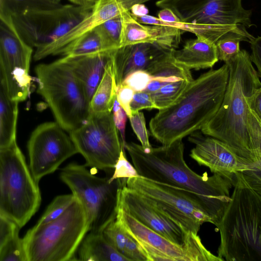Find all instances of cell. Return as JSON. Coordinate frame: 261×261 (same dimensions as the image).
Returning a JSON list of instances; mask_svg holds the SVG:
<instances>
[{
	"mask_svg": "<svg viewBox=\"0 0 261 261\" xmlns=\"http://www.w3.org/2000/svg\"><path fill=\"white\" fill-rule=\"evenodd\" d=\"M139 175L146 179L167 184L188 192L203 212L217 225L222 219L231 199L236 175L218 173L199 175L186 164L182 139L168 145L152 147L149 152L134 142L125 146Z\"/></svg>",
	"mask_w": 261,
	"mask_h": 261,
	"instance_id": "cell-1",
	"label": "cell"
},
{
	"mask_svg": "<svg viewBox=\"0 0 261 261\" xmlns=\"http://www.w3.org/2000/svg\"><path fill=\"white\" fill-rule=\"evenodd\" d=\"M229 73L225 63L193 79L172 105L159 110L151 119V136L162 145H168L201 130L222 104Z\"/></svg>",
	"mask_w": 261,
	"mask_h": 261,
	"instance_id": "cell-2",
	"label": "cell"
},
{
	"mask_svg": "<svg viewBox=\"0 0 261 261\" xmlns=\"http://www.w3.org/2000/svg\"><path fill=\"white\" fill-rule=\"evenodd\" d=\"M225 63L228 66L229 73L223 101L217 113L201 132L226 143L239 155L254 165L260 155L249 130L247 100L261 87V82L246 50H241L234 58Z\"/></svg>",
	"mask_w": 261,
	"mask_h": 261,
	"instance_id": "cell-3",
	"label": "cell"
},
{
	"mask_svg": "<svg viewBox=\"0 0 261 261\" xmlns=\"http://www.w3.org/2000/svg\"><path fill=\"white\" fill-rule=\"evenodd\" d=\"M230 201L219 223L218 256L227 261H261V197L235 174Z\"/></svg>",
	"mask_w": 261,
	"mask_h": 261,
	"instance_id": "cell-4",
	"label": "cell"
},
{
	"mask_svg": "<svg viewBox=\"0 0 261 261\" xmlns=\"http://www.w3.org/2000/svg\"><path fill=\"white\" fill-rule=\"evenodd\" d=\"M242 0H159L156 5L169 8L181 21L177 28L202 37L215 44L229 33L253 24L252 11Z\"/></svg>",
	"mask_w": 261,
	"mask_h": 261,
	"instance_id": "cell-5",
	"label": "cell"
},
{
	"mask_svg": "<svg viewBox=\"0 0 261 261\" xmlns=\"http://www.w3.org/2000/svg\"><path fill=\"white\" fill-rule=\"evenodd\" d=\"M88 231L86 212L75 197L59 218L27 231L22 238L27 261L77 260L75 252Z\"/></svg>",
	"mask_w": 261,
	"mask_h": 261,
	"instance_id": "cell-6",
	"label": "cell"
},
{
	"mask_svg": "<svg viewBox=\"0 0 261 261\" xmlns=\"http://www.w3.org/2000/svg\"><path fill=\"white\" fill-rule=\"evenodd\" d=\"M38 93L51 109L56 122L70 132L89 116L90 99L82 84L62 58L35 68Z\"/></svg>",
	"mask_w": 261,
	"mask_h": 261,
	"instance_id": "cell-7",
	"label": "cell"
},
{
	"mask_svg": "<svg viewBox=\"0 0 261 261\" xmlns=\"http://www.w3.org/2000/svg\"><path fill=\"white\" fill-rule=\"evenodd\" d=\"M38 182L16 141L0 149V216L24 226L39 208Z\"/></svg>",
	"mask_w": 261,
	"mask_h": 261,
	"instance_id": "cell-8",
	"label": "cell"
},
{
	"mask_svg": "<svg viewBox=\"0 0 261 261\" xmlns=\"http://www.w3.org/2000/svg\"><path fill=\"white\" fill-rule=\"evenodd\" d=\"M60 178L84 206L88 218L89 231L102 233L116 220L119 189L126 181L92 174L86 165L68 164L61 169Z\"/></svg>",
	"mask_w": 261,
	"mask_h": 261,
	"instance_id": "cell-9",
	"label": "cell"
},
{
	"mask_svg": "<svg viewBox=\"0 0 261 261\" xmlns=\"http://www.w3.org/2000/svg\"><path fill=\"white\" fill-rule=\"evenodd\" d=\"M93 6L62 4L54 8L27 11L10 18L22 39L38 48L64 36L90 14Z\"/></svg>",
	"mask_w": 261,
	"mask_h": 261,
	"instance_id": "cell-10",
	"label": "cell"
},
{
	"mask_svg": "<svg viewBox=\"0 0 261 261\" xmlns=\"http://www.w3.org/2000/svg\"><path fill=\"white\" fill-rule=\"evenodd\" d=\"M118 132L112 112L90 114L69 136L86 166L107 170L114 169L121 150L125 149Z\"/></svg>",
	"mask_w": 261,
	"mask_h": 261,
	"instance_id": "cell-11",
	"label": "cell"
},
{
	"mask_svg": "<svg viewBox=\"0 0 261 261\" xmlns=\"http://www.w3.org/2000/svg\"><path fill=\"white\" fill-rule=\"evenodd\" d=\"M1 85L13 100H25L30 92L33 47L15 30L11 18L0 17Z\"/></svg>",
	"mask_w": 261,
	"mask_h": 261,
	"instance_id": "cell-12",
	"label": "cell"
},
{
	"mask_svg": "<svg viewBox=\"0 0 261 261\" xmlns=\"http://www.w3.org/2000/svg\"><path fill=\"white\" fill-rule=\"evenodd\" d=\"M126 186L145 197L188 232L198 234L203 223H212L211 218L184 190L141 176L129 177Z\"/></svg>",
	"mask_w": 261,
	"mask_h": 261,
	"instance_id": "cell-13",
	"label": "cell"
},
{
	"mask_svg": "<svg viewBox=\"0 0 261 261\" xmlns=\"http://www.w3.org/2000/svg\"><path fill=\"white\" fill-rule=\"evenodd\" d=\"M65 131L57 122H46L39 125L31 134L28 143L29 167L38 182L78 153Z\"/></svg>",
	"mask_w": 261,
	"mask_h": 261,
	"instance_id": "cell-14",
	"label": "cell"
},
{
	"mask_svg": "<svg viewBox=\"0 0 261 261\" xmlns=\"http://www.w3.org/2000/svg\"><path fill=\"white\" fill-rule=\"evenodd\" d=\"M173 49L156 44L141 43L114 50L113 67L116 91L125 79L134 71L144 70L154 76L163 75L175 64Z\"/></svg>",
	"mask_w": 261,
	"mask_h": 261,
	"instance_id": "cell-15",
	"label": "cell"
},
{
	"mask_svg": "<svg viewBox=\"0 0 261 261\" xmlns=\"http://www.w3.org/2000/svg\"><path fill=\"white\" fill-rule=\"evenodd\" d=\"M118 207L180 246H184L189 238L191 232L187 231L147 198L126 186L119 190Z\"/></svg>",
	"mask_w": 261,
	"mask_h": 261,
	"instance_id": "cell-16",
	"label": "cell"
},
{
	"mask_svg": "<svg viewBox=\"0 0 261 261\" xmlns=\"http://www.w3.org/2000/svg\"><path fill=\"white\" fill-rule=\"evenodd\" d=\"M188 140L195 145L191 150L190 157L200 166L208 168L213 173L233 176L254 166L226 143L199 130L189 135Z\"/></svg>",
	"mask_w": 261,
	"mask_h": 261,
	"instance_id": "cell-17",
	"label": "cell"
},
{
	"mask_svg": "<svg viewBox=\"0 0 261 261\" xmlns=\"http://www.w3.org/2000/svg\"><path fill=\"white\" fill-rule=\"evenodd\" d=\"M182 31L161 25H146L137 21L129 11L124 22L121 46L141 43L158 44L175 49L180 42Z\"/></svg>",
	"mask_w": 261,
	"mask_h": 261,
	"instance_id": "cell-18",
	"label": "cell"
},
{
	"mask_svg": "<svg viewBox=\"0 0 261 261\" xmlns=\"http://www.w3.org/2000/svg\"><path fill=\"white\" fill-rule=\"evenodd\" d=\"M114 50L62 58L82 84L90 101L103 76L107 65L112 59Z\"/></svg>",
	"mask_w": 261,
	"mask_h": 261,
	"instance_id": "cell-19",
	"label": "cell"
},
{
	"mask_svg": "<svg viewBox=\"0 0 261 261\" xmlns=\"http://www.w3.org/2000/svg\"><path fill=\"white\" fill-rule=\"evenodd\" d=\"M116 218L137 241L162 252L172 261H189L184 246L173 243L119 207Z\"/></svg>",
	"mask_w": 261,
	"mask_h": 261,
	"instance_id": "cell-20",
	"label": "cell"
},
{
	"mask_svg": "<svg viewBox=\"0 0 261 261\" xmlns=\"http://www.w3.org/2000/svg\"><path fill=\"white\" fill-rule=\"evenodd\" d=\"M174 62L189 69L212 68L218 61L216 44L200 36L188 40L182 49L172 50Z\"/></svg>",
	"mask_w": 261,
	"mask_h": 261,
	"instance_id": "cell-21",
	"label": "cell"
},
{
	"mask_svg": "<svg viewBox=\"0 0 261 261\" xmlns=\"http://www.w3.org/2000/svg\"><path fill=\"white\" fill-rule=\"evenodd\" d=\"M102 234L108 242L129 261H147L137 240L118 219L104 229Z\"/></svg>",
	"mask_w": 261,
	"mask_h": 261,
	"instance_id": "cell-22",
	"label": "cell"
},
{
	"mask_svg": "<svg viewBox=\"0 0 261 261\" xmlns=\"http://www.w3.org/2000/svg\"><path fill=\"white\" fill-rule=\"evenodd\" d=\"M78 260L129 261L105 239L102 233L90 232L80 244Z\"/></svg>",
	"mask_w": 261,
	"mask_h": 261,
	"instance_id": "cell-23",
	"label": "cell"
},
{
	"mask_svg": "<svg viewBox=\"0 0 261 261\" xmlns=\"http://www.w3.org/2000/svg\"><path fill=\"white\" fill-rule=\"evenodd\" d=\"M116 97V86L112 58L107 65L103 76L90 100V114H100L112 112Z\"/></svg>",
	"mask_w": 261,
	"mask_h": 261,
	"instance_id": "cell-24",
	"label": "cell"
},
{
	"mask_svg": "<svg viewBox=\"0 0 261 261\" xmlns=\"http://www.w3.org/2000/svg\"><path fill=\"white\" fill-rule=\"evenodd\" d=\"M18 103L10 98L1 85L0 149L7 147L16 141Z\"/></svg>",
	"mask_w": 261,
	"mask_h": 261,
	"instance_id": "cell-25",
	"label": "cell"
},
{
	"mask_svg": "<svg viewBox=\"0 0 261 261\" xmlns=\"http://www.w3.org/2000/svg\"><path fill=\"white\" fill-rule=\"evenodd\" d=\"M109 51L97 28L93 29L72 41L60 52L64 56L74 57Z\"/></svg>",
	"mask_w": 261,
	"mask_h": 261,
	"instance_id": "cell-26",
	"label": "cell"
},
{
	"mask_svg": "<svg viewBox=\"0 0 261 261\" xmlns=\"http://www.w3.org/2000/svg\"><path fill=\"white\" fill-rule=\"evenodd\" d=\"M254 38L245 28L229 33L215 43L218 60L225 63L229 61L240 51V42L247 41L250 43Z\"/></svg>",
	"mask_w": 261,
	"mask_h": 261,
	"instance_id": "cell-27",
	"label": "cell"
},
{
	"mask_svg": "<svg viewBox=\"0 0 261 261\" xmlns=\"http://www.w3.org/2000/svg\"><path fill=\"white\" fill-rule=\"evenodd\" d=\"M52 0H0V17H11L24 12L61 6Z\"/></svg>",
	"mask_w": 261,
	"mask_h": 261,
	"instance_id": "cell-28",
	"label": "cell"
},
{
	"mask_svg": "<svg viewBox=\"0 0 261 261\" xmlns=\"http://www.w3.org/2000/svg\"><path fill=\"white\" fill-rule=\"evenodd\" d=\"M193 80L181 79L169 83L151 93L156 109H164L172 105Z\"/></svg>",
	"mask_w": 261,
	"mask_h": 261,
	"instance_id": "cell-29",
	"label": "cell"
},
{
	"mask_svg": "<svg viewBox=\"0 0 261 261\" xmlns=\"http://www.w3.org/2000/svg\"><path fill=\"white\" fill-rule=\"evenodd\" d=\"M128 12L109 19L96 27L104 38L109 50L121 47L124 22Z\"/></svg>",
	"mask_w": 261,
	"mask_h": 261,
	"instance_id": "cell-30",
	"label": "cell"
},
{
	"mask_svg": "<svg viewBox=\"0 0 261 261\" xmlns=\"http://www.w3.org/2000/svg\"><path fill=\"white\" fill-rule=\"evenodd\" d=\"M19 230L0 245L1 261H27L23 239L19 237Z\"/></svg>",
	"mask_w": 261,
	"mask_h": 261,
	"instance_id": "cell-31",
	"label": "cell"
},
{
	"mask_svg": "<svg viewBox=\"0 0 261 261\" xmlns=\"http://www.w3.org/2000/svg\"><path fill=\"white\" fill-rule=\"evenodd\" d=\"M75 199V197L72 194L57 196L48 205L36 224H45L59 218Z\"/></svg>",
	"mask_w": 261,
	"mask_h": 261,
	"instance_id": "cell-32",
	"label": "cell"
},
{
	"mask_svg": "<svg viewBox=\"0 0 261 261\" xmlns=\"http://www.w3.org/2000/svg\"><path fill=\"white\" fill-rule=\"evenodd\" d=\"M131 126L141 143L144 151L149 152L152 148L149 140L144 114L140 111L129 117Z\"/></svg>",
	"mask_w": 261,
	"mask_h": 261,
	"instance_id": "cell-33",
	"label": "cell"
},
{
	"mask_svg": "<svg viewBox=\"0 0 261 261\" xmlns=\"http://www.w3.org/2000/svg\"><path fill=\"white\" fill-rule=\"evenodd\" d=\"M114 170L112 175L109 178L110 182L115 179H120L126 181L129 177H140L134 165L127 160L124 149L121 150Z\"/></svg>",
	"mask_w": 261,
	"mask_h": 261,
	"instance_id": "cell-34",
	"label": "cell"
},
{
	"mask_svg": "<svg viewBox=\"0 0 261 261\" xmlns=\"http://www.w3.org/2000/svg\"><path fill=\"white\" fill-rule=\"evenodd\" d=\"M154 77L144 70H137L129 74L122 84L129 86L135 92L143 91Z\"/></svg>",
	"mask_w": 261,
	"mask_h": 261,
	"instance_id": "cell-35",
	"label": "cell"
},
{
	"mask_svg": "<svg viewBox=\"0 0 261 261\" xmlns=\"http://www.w3.org/2000/svg\"><path fill=\"white\" fill-rule=\"evenodd\" d=\"M130 108L132 114L143 109H156L151 94L144 91L135 92Z\"/></svg>",
	"mask_w": 261,
	"mask_h": 261,
	"instance_id": "cell-36",
	"label": "cell"
},
{
	"mask_svg": "<svg viewBox=\"0 0 261 261\" xmlns=\"http://www.w3.org/2000/svg\"><path fill=\"white\" fill-rule=\"evenodd\" d=\"M242 173L248 185L261 197V154L252 169Z\"/></svg>",
	"mask_w": 261,
	"mask_h": 261,
	"instance_id": "cell-37",
	"label": "cell"
},
{
	"mask_svg": "<svg viewBox=\"0 0 261 261\" xmlns=\"http://www.w3.org/2000/svg\"><path fill=\"white\" fill-rule=\"evenodd\" d=\"M112 113L114 123L120 133L121 141L125 148L126 143L125 141V125L127 115L119 103L117 97L114 103Z\"/></svg>",
	"mask_w": 261,
	"mask_h": 261,
	"instance_id": "cell-38",
	"label": "cell"
},
{
	"mask_svg": "<svg viewBox=\"0 0 261 261\" xmlns=\"http://www.w3.org/2000/svg\"><path fill=\"white\" fill-rule=\"evenodd\" d=\"M248 124L253 143L258 154H261V122L249 109Z\"/></svg>",
	"mask_w": 261,
	"mask_h": 261,
	"instance_id": "cell-39",
	"label": "cell"
},
{
	"mask_svg": "<svg viewBox=\"0 0 261 261\" xmlns=\"http://www.w3.org/2000/svg\"><path fill=\"white\" fill-rule=\"evenodd\" d=\"M116 92L117 100L129 118L132 115L130 104L135 92L129 86L123 84L117 89Z\"/></svg>",
	"mask_w": 261,
	"mask_h": 261,
	"instance_id": "cell-40",
	"label": "cell"
},
{
	"mask_svg": "<svg viewBox=\"0 0 261 261\" xmlns=\"http://www.w3.org/2000/svg\"><path fill=\"white\" fill-rule=\"evenodd\" d=\"M20 228L12 220L0 216V245Z\"/></svg>",
	"mask_w": 261,
	"mask_h": 261,
	"instance_id": "cell-41",
	"label": "cell"
},
{
	"mask_svg": "<svg viewBox=\"0 0 261 261\" xmlns=\"http://www.w3.org/2000/svg\"><path fill=\"white\" fill-rule=\"evenodd\" d=\"M184 79L176 75L155 76L144 90L150 94L159 90L167 84Z\"/></svg>",
	"mask_w": 261,
	"mask_h": 261,
	"instance_id": "cell-42",
	"label": "cell"
},
{
	"mask_svg": "<svg viewBox=\"0 0 261 261\" xmlns=\"http://www.w3.org/2000/svg\"><path fill=\"white\" fill-rule=\"evenodd\" d=\"M251 50L250 59L257 68V72L261 78V36L255 38L250 42Z\"/></svg>",
	"mask_w": 261,
	"mask_h": 261,
	"instance_id": "cell-43",
	"label": "cell"
},
{
	"mask_svg": "<svg viewBox=\"0 0 261 261\" xmlns=\"http://www.w3.org/2000/svg\"><path fill=\"white\" fill-rule=\"evenodd\" d=\"M247 101L249 109L261 122V87L248 98Z\"/></svg>",
	"mask_w": 261,
	"mask_h": 261,
	"instance_id": "cell-44",
	"label": "cell"
},
{
	"mask_svg": "<svg viewBox=\"0 0 261 261\" xmlns=\"http://www.w3.org/2000/svg\"><path fill=\"white\" fill-rule=\"evenodd\" d=\"M130 12L135 16H144L148 14V9L143 4H138L132 7Z\"/></svg>",
	"mask_w": 261,
	"mask_h": 261,
	"instance_id": "cell-45",
	"label": "cell"
},
{
	"mask_svg": "<svg viewBox=\"0 0 261 261\" xmlns=\"http://www.w3.org/2000/svg\"><path fill=\"white\" fill-rule=\"evenodd\" d=\"M72 4L79 6L94 5L98 0H69Z\"/></svg>",
	"mask_w": 261,
	"mask_h": 261,
	"instance_id": "cell-46",
	"label": "cell"
},
{
	"mask_svg": "<svg viewBox=\"0 0 261 261\" xmlns=\"http://www.w3.org/2000/svg\"><path fill=\"white\" fill-rule=\"evenodd\" d=\"M56 3H60L61 0H52Z\"/></svg>",
	"mask_w": 261,
	"mask_h": 261,
	"instance_id": "cell-47",
	"label": "cell"
}]
</instances>
